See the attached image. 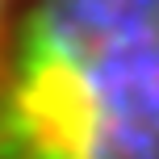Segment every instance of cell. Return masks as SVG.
<instances>
[{
    "label": "cell",
    "mask_w": 159,
    "mask_h": 159,
    "mask_svg": "<svg viewBox=\"0 0 159 159\" xmlns=\"http://www.w3.org/2000/svg\"><path fill=\"white\" fill-rule=\"evenodd\" d=\"M0 159H159V0H21Z\"/></svg>",
    "instance_id": "6da1fadb"
},
{
    "label": "cell",
    "mask_w": 159,
    "mask_h": 159,
    "mask_svg": "<svg viewBox=\"0 0 159 159\" xmlns=\"http://www.w3.org/2000/svg\"><path fill=\"white\" fill-rule=\"evenodd\" d=\"M17 13H21V0H0V63H4V50H8V38H13V25H17Z\"/></svg>",
    "instance_id": "7a4b0ae2"
}]
</instances>
